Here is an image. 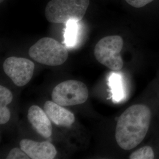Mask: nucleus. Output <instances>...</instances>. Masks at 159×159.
Returning <instances> with one entry per match:
<instances>
[{"instance_id": "f257e3e1", "label": "nucleus", "mask_w": 159, "mask_h": 159, "mask_svg": "<svg viewBox=\"0 0 159 159\" xmlns=\"http://www.w3.org/2000/svg\"><path fill=\"white\" fill-rule=\"evenodd\" d=\"M152 113L144 104L133 105L121 114L116 127V140L120 148L130 150L142 142L148 133Z\"/></svg>"}, {"instance_id": "f03ea898", "label": "nucleus", "mask_w": 159, "mask_h": 159, "mask_svg": "<svg viewBox=\"0 0 159 159\" xmlns=\"http://www.w3.org/2000/svg\"><path fill=\"white\" fill-rule=\"evenodd\" d=\"M90 0H51L46 6L45 16L50 23L66 24L79 21L85 15Z\"/></svg>"}, {"instance_id": "7ed1b4c3", "label": "nucleus", "mask_w": 159, "mask_h": 159, "mask_svg": "<svg viewBox=\"0 0 159 159\" xmlns=\"http://www.w3.org/2000/svg\"><path fill=\"white\" fill-rule=\"evenodd\" d=\"M30 57L38 63L48 66H58L66 61L67 49L54 39L44 37L29 49Z\"/></svg>"}, {"instance_id": "20e7f679", "label": "nucleus", "mask_w": 159, "mask_h": 159, "mask_svg": "<svg viewBox=\"0 0 159 159\" xmlns=\"http://www.w3.org/2000/svg\"><path fill=\"white\" fill-rule=\"evenodd\" d=\"M123 44V40L119 35L105 37L95 46L94 56L99 63L111 70L119 71L124 64L120 55Z\"/></svg>"}, {"instance_id": "39448f33", "label": "nucleus", "mask_w": 159, "mask_h": 159, "mask_svg": "<svg viewBox=\"0 0 159 159\" xmlns=\"http://www.w3.org/2000/svg\"><path fill=\"white\" fill-rule=\"evenodd\" d=\"M89 97L87 87L77 80H67L56 85L51 94L54 102L62 106L79 105L85 102Z\"/></svg>"}, {"instance_id": "423d86ee", "label": "nucleus", "mask_w": 159, "mask_h": 159, "mask_svg": "<svg viewBox=\"0 0 159 159\" xmlns=\"http://www.w3.org/2000/svg\"><path fill=\"white\" fill-rule=\"evenodd\" d=\"M34 63L22 57L7 58L3 63V70L12 82L18 87L26 85L34 74Z\"/></svg>"}, {"instance_id": "0eeeda50", "label": "nucleus", "mask_w": 159, "mask_h": 159, "mask_svg": "<svg viewBox=\"0 0 159 159\" xmlns=\"http://www.w3.org/2000/svg\"><path fill=\"white\" fill-rule=\"evenodd\" d=\"M20 148L32 159H53L57 155L54 146L48 142H38L32 140L23 139Z\"/></svg>"}, {"instance_id": "6e6552de", "label": "nucleus", "mask_w": 159, "mask_h": 159, "mask_svg": "<svg viewBox=\"0 0 159 159\" xmlns=\"http://www.w3.org/2000/svg\"><path fill=\"white\" fill-rule=\"evenodd\" d=\"M27 117L30 123L40 136L44 138L51 136L52 127L44 110L38 106H32L29 108Z\"/></svg>"}, {"instance_id": "1a4fd4ad", "label": "nucleus", "mask_w": 159, "mask_h": 159, "mask_svg": "<svg viewBox=\"0 0 159 159\" xmlns=\"http://www.w3.org/2000/svg\"><path fill=\"white\" fill-rule=\"evenodd\" d=\"M44 110L51 121L56 125L70 127L75 121L73 113L53 101H47Z\"/></svg>"}, {"instance_id": "9d476101", "label": "nucleus", "mask_w": 159, "mask_h": 159, "mask_svg": "<svg viewBox=\"0 0 159 159\" xmlns=\"http://www.w3.org/2000/svg\"><path fill=\"white\" fill-rule=\"evenodd\" d=\"M108 85L111 89L112 100L119 102L125 98V89L122 76L116 73H112L108 78Z\"/></svg>"}, {"instance_id": "9b49d317", "label": "nucleus", "mask_w": 159, "mask_h": 159, "mask_svg": "<svg viewBox=\"0 0 159 159\" xmlns=\"http://www.w3.org/2000/svg\"><path fill=\"white\" fill-rule=\"evenodd\" d=\"M80 25L78 21H69L66 24L64 33V43L68 47H73L77 43L79 35Z\"/></svg>"}, {"instance_id": "f8f14e48", "label": "nucleus", "mask_w": 159, "mask_h": 159, "mask_svg": "<svg viewBox=\"0 0 159 159\" xmlns=\"http://www.w3.org/2000/svg\"><path fill=\"white\" fill-rule=\"evenodd\" d=\"M154 154L152 148L150 146H144L131 154L130 159H153Z\"/></svg>"}, {"instance_id": "ddd939ff", "label": "nucleus", "mask_w": 159, "mask_h": 159, "mask_svg": "<svg viewBox=\"0 0 159 159\" xmlns=\"http://www.w3.org/2000/svg\"><path fill=\"white\" fill-rule=\"evenodd\" d=\"M13 96L11 91L4 86H0V107H6L11 102Z\"/></svg>"}, {"instance_id": "4468645a", "label": "nucleus", "mask_w": 159, "mask_h": 159, "mask_svg": "<svg viewBox=\"0 0 159 159\" xmlns=\"http://www.w3.org/2000/svg\"><path fill=\"white\" fill-rule=\"evenodd\" d=\"M7 159H31L27 154L21 148H14L9 152L7 156Z\"/></svg>"}, {"instance_id": "2eb2a0df", "label": "nucleus", "mask_w": 159, "mask_h": 159, "mask_svg": "<svg viewBox=\"0 0 159 159\" xmlns=\"http://www.w3.org/2000/svg\"><path fill=\"white\" fill-rule=\"evenodd\" d=\"M11 117L10 111L8 108L6 107H0V124L5 125L10 119Z\"/></svg>"}, {"instance_id": "dca6fc26", "label": "nucleus", "mask_w": 159, "mask_h": 159, "mask_svg": "<svg viewBox=\"0 0 159 159\" xmlns=\"http://www.w3.org/2000/svg\"><path fill=\"white\" fill-rule=\"evenodd\" d=\"M131 6L135 8H141L152 2L154 0H125Z\"/></svg>"}, {"instance_id": "f3484780", "label": "nucleus", "mask_w": 159, "mask_h": 159, "mask_svg": "<svg viewBox=\"0 0 159 159\" xmlns=\"http://www.w3.org/2000/svg\"><path fill=\"white\" fill-rule=\"evenodd\" d=\"M4 1V0H0V2H2Z\"/></svg>"}]
</instances>
